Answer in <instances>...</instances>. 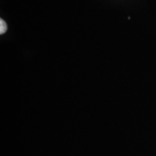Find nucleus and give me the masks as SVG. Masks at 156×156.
Masks as SVG:
<instances>
[{
	"instance_id": "obj_1",
	"label": "nucleus",
	"mask_w": 156,
	"mask_h": 156,
	"mask_svg": "<svg viewBox=\"0 0 156 156\" xmlns=\"http://www.w3.org/2000/svg\"><path fill=\"white\" fill-rule=\"evenodd\" d=\"M6 30V23L3 20V19H1L0 20V33L3 34L5 32Z\"/></svg>"
}]
</instances>
